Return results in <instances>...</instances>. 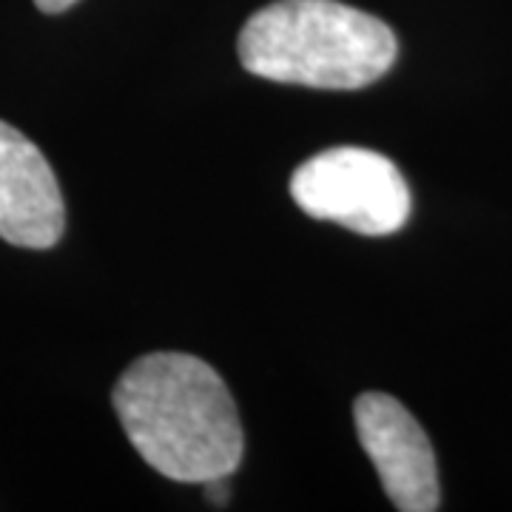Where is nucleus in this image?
Listing matches in <instances>:
<instances>
[{"instance_id":"6","label":"nucleus","mask_w":512,"mask_h":512,"mask_svg":"<svg viewBox=\"0 0 512 512\" xmlns=\"http://www.w3.org/2000/svg\"><path fill=\"white\" fill-rule=\"evenodd\" d=\"M202 487H205V493H208V501H211V504H217V507L228 504V476L211 478V481H205Z\"/></svg>"},{"instance_id":"4","label":"nucleus","mask_w":512,"mask_h":512,"mask_svg":"<svg viewBox=\"0 0 512 512\" xmlns=\"http://www.w3.org/2000/svg\"><path fill=\"white\" fill-rule=\"evenodd\" d=\"M353 421L393 507L402 512L439 510L436 456L413 413L387 393H362L353 404Z\"/></svg>"},{"instance_id":"5","label":"nucleus","mask_w":512,"mask_h":512,"mask_svg":"<svg viewBox=\"0 0 512 512\" xmlns=\"http://www.w3.org/2000/svg\"><path fill=\"white\" fill-rule=\"evenodd\" d=\"M66 205L43 151L0 120V239L46 251L60 242Z\"/></svg>"},{"instance_id":"1","label":"nucleus","mask_w":512,"mask_h":512,"mask_svg":"<svg viewBox=\"0 0 512 512\" xmlns=\"http://www.w3.org/2000/svg\"><path fill=\"white\" fill-rule=\"evenodd\" d=\"M131 447L160 476L205 484L231 476L245 453L237 404L220 373L188 353H148L111 393Z\"/></svg>"},{"instance_id":"2","label":"nucleus","mask_w":512,"mask_h":512,"mask_svg":"<svg viewBox=\"0 0 512 512\" xmlns=\"http://www.w3.org/2000/svg\"><path fill=\"white\" fill-rule=\"evenodd\" d=\"M237 49L256 77L330 92L365 89L399 55L384 20L339 0H276L248 18Z\"/></svg>"},{"instance_id":"3","label":"nucleus","mask_w":512,"mask_h":512,"mask_svg":"<svg viewBox=\"0 0 512 512\" xmlns=\"http://www.w3.org/2000/svg\"><path fill=\"white\" fill-rule=\"evenodd\" d=\"M291 197L313 220L365 237L396 234L410 220L407 180L393 160L370 148H328L305 160L293 171Z\"/></svg>"},{"instance_id":"7","label":"nucleus","mask_w":512,"mask_h":512,"mask_svg":"<svg viewBox=\"0 0 512 512\" xmlns=\"http://www.w3.org/2000/svg\"><path fill=\"white\" fill-rule=\"evenodd\" d=\"M77 0H35V6L40 12H46V15H60V12H66V9H72Z\"/></svg>"}]
</instances>
